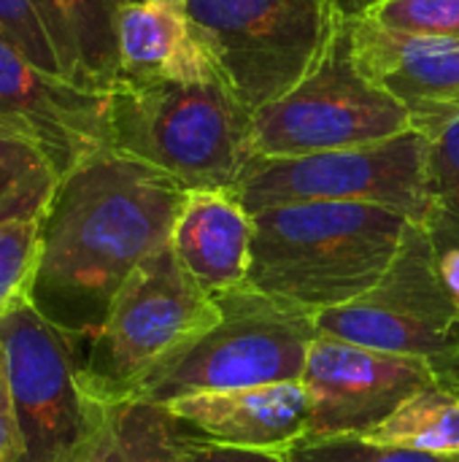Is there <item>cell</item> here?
Returning <instances> with one entry per match:
<instances>
[{
    "label": "cell",
    "mask_w": 459,
    "mask_h": 462,
    "mask_svg": "<svg viewBox=\"0 0 459 462\" xmlns=\"http://www.w3.org/2000/svg\"><path fill=\"white\" fill-rule=\"evenodd\" d=\"M287 457L289 462H457V457H438V455L371 444L360 436L300 441L287 452Z\"/></svg>",
    "instance_id": "cell-23"
},
{
    "label": "cell",
    "mask_w": 459,
    "mask_h": 462,
    "mask_svg": "<svg viewBox=\"0 0 459 462\" xmlns=\"http://www.w3.org/2000/svg\"><path fill=\"white\" fill-rule=\"evenodd\" d=\"M60 179V168L38 141L0 127V227L41 222Z\"/></svg>",
    "instance_id": "cell-20"
},
{
    "label": "cell",
    "mask_w": 459,
    "mask_h": 462,
    "mask_svg": "<svg viewBox=\"0 0 459 462\" xmlns=\"http://www.w3.org/2000/svg\"><path fill=\"white\" fill-rule=\"evenodd\" d=\"M246 284L319 317L365 295L392 265L409 217L371 203H284L252 214Z\"/></svg>",
    "instance_id": "cell-2"
},
{
    "label": "cell",
    "mask_w": 459,
    "mask_h": 462,
    "mask_svg": "<svg viewBox=\"0 0 459 462\" xmlns=\"http://www.w3.org/2000/svg\"><path fill=\"white\" fill-rule=\"evenodd\" d=\"M427 189L433 200V219L459 233V119L427 146Z\"/></svg>",
    "instance_id": "cell-22"
},
{
    "label": "cell",
    "mask_w": 459,
    "mask_h": 462,
    "mask_svg": "<svg viewBox=\"0 0 459 462\" xmlns=\"http://www.w3.org/2000/svg\"><path fill=\"white\" fill-rule=\"evenodd\" d=\"M54 46L60 73L92 92L119 81L116 16L122 0H32Z\"/></svg>",
    "instance_id": "cell-17"
},
{
    "label": "cell",
    "mask_w": 459,
    "mask_h": 462,
    "mask_svg": "<svg viewBox=\"0 0 459 462\" xmlns=\"http://www.w3.org/2000/svg\"><path fill=\"white\" fill-rule=\"evenodd\" d=\"M335 8H341L344 14H349V16H360L365 8H371L373 3H379V0H330Z\"/></svg>",
    "instance_id": "cell-29"
},
{
    "label": "cell",
    "mask_w": 459,
    "mask_h": 462,
    "mask_svg": "<svg viewBox=\"0 0 459 462\" xmlns=\"http://www.w3.org/2000/svg\"><path fill=\"white\" fill-rule=\"evenodd\" d=\"M411 133L409 111L357 65L352 16L333 5L330 30L308 73L252 114L254 157H300L381 143Z\"/></svg>",
    "instance_id": "cell-5"
},
{
    "label": "cell",
    "mask_w": 459,
    "mask_h": 462,
    "mask_svg": "<svg viewBox=\"0 0 459 462\" xmlns=\"http://www.w3.org/2000/svg\"><path fill=\"white\" fill-rule=\"evenodd\" d=\"M427 227L433 230V238L438 246V268H441L444 284L459 309V233L441 225H427Z\"/></svg>",
    "instance_id": "cell-28"
},
{
    "label": "cell",
    "mask_w": 459,
    "mask_h": 462,
    "mask_svg": "<svg viewBox=\"0 0 459 462\" xmlns=\"http://www.w3.org/2000/svg\"><path fill=\"white\" fill-rule=\"evenodd\" d=\"M360 16L390 32L459 43V0H379Z\"/></svg>",
    "instance_id": "cell-21"
},
{
    "label": "cell",
    "mask_w": 459,
    "mask_h": 462,
    "mask_svg": "<svg viewBox=\"0 0 459 462\" xmlns=\"http://www.w3.org/2000/svg\"><path fill=\"white\" fill-rule=\"evenodd\" d=\"M319 336L433 363L444 379L459 363V309L441 268L433 230L409 222L387 273L357 300L317 317Z\"/></svg>",
    "instance_id": "cell-7"
},
{
    "label": "cell",
    "mask_w": 459,
    "mask_h": 462,
    "mask_svg": "<svg viewBox=\"0 0 459 462\" xmlns=\"http://www.w3.org/2000/svg\"><path fill=\"white\" fill-rule=\"evenodd\" d=\"M430 138L411 130L398 138L300 157H254L235 192L254 214L284 203H371L411 222L433 219L427 189Z\"/></svg>",
    "instance_id": "cell-9"
},
{
    "label": "cell",
    "mask_w": 459,
    "mask_h": 462,
    "mask_svg": "<svg viewBox=\"0 0 459 462\" xmlns=\"http://www.w3.org/2000/svg\"><path fill=\"white\" fill-rule=\"evenodd\" d=\"M116 46L119 81H203L219 76L189 22L184 0L122 3Z\"/></svg>",
    "instance_id": "cell-16"
},
{
    "label": "cell",
    "mask_w": 459,
    "mask_h": 462,
    "mask_svg": "<svg viewBox=\"0 0 459 462\" xmlns=\"http://www.w3.org/2000/svg\"><path fill=\"white\" fill-rule=\"evenodd\" d=\"M219 314L179 263L170 244L143 260L116 292L100 330L87 341L81 384L92 401L133 398L143 382Z\"/></svg>",
    "instance_id": "cell-6"
},
{
    "label": "cell",
    "mask_w": 459,
    "mask_h": 462,
    "mask_svg": "<svg viewBox=\"0 0 459 462\" xmlns=\"http://www.w3.org/2000/svg\"><path fill=\"white\" fill-rule=\"evenodd\" d=\"M187 436L160 403L95 401L92 425L68 462H181Z\"/></svg>",
    "instance_id": "cell-18"
},
{
    "label": "cell",
    "mask_w": 459,
    "mask_h": 462,
    "mask_svg": "<svg viewBox=\"0 0 459 462\" xmlns=\"http://www.w3.org/2000/svg\"><path fill=\"white\" fill-rule=\"evenodd\" d=\"M352 46L363 73L411 116V130L436 138L459 119V43L381 30L352 16Z\"/></svg>",
    "instance_id": "cell-13"
},
{
    "label": "cell",
    "mask_w": 459,
    "mask_h": 462,
    "mask_svg": "<svg viewBox=\"0 0 459 462\" xmlns=\"http://www.w3.org/2000/svg\"><path fill=\"white\" fill-rule=\"evenodd\" d=\"M108 143L184 189H235L254 160L252 111L219 76L116 81L108 92Z\"/></svg>",
    "instance_id": "cell-3"
},
{
    "label": "cell",
    "mask_w": 459,
    "mask_h": 462,
    "mask_svg": "<svg viewBox=\"0 0 459 462\" xmlns=\"http://www.w3.org/2000/svg\"><path fill=\"white\" fill-rule=\"evenodd\" d=\"M300 382L308 393L303 441H325L363 436L419 390L449 379L427 360L317 336Z\"/></svg>",
    "instance_id": "cell-11"
},
{
    "label": "cell",
    "mask_w": 459,
    "mask_h": 462,
    "mask_svg": "<svg viewBox=\"0 0 459 462\" xmlns=\"http://www.w3.org/2000/svg\"><path fill=\"white\" fill-rule=\"evenodd\" d=\"M122 3H135V0H122Z\"/></svg>",
    "instance_id": "cell-30"
},
{
    "label": "cell",
    "mask_w": 459,
    "mask_h": 462,
    "mask_svg": "<svg viewBox=\"0 0 459 462\" xmlns=\"http://www.w3.org/2000/svg\"><path fill=\"white\" fill-rule=\"evenodd\" d=\"M0 38L49 73H60L54 46L32 0H0Z\"/></svg>",
    "instance_id": "cell-25"
},
{
    "label": "cell",
    "mask_w": 459,
    "mask_h": 462,
    "mask_svg": "<svg viewBox=\"0 0 459 462\" xmlns=\"http://www.w3.org/2000/svg\"><path fill=\"white\" fill-rule=\"evenodd\" d=\"M41 222H14L0 227V306L27 295L38 263Z\"/></svg>",
    "instance_id": "cell-24"
},
{
    "label": "cell",
    "mask_w": 459,
    "mask_h": 462,
    "mask_svg": "<svg viewBox=\"0 0 459 462\" xmlns=\"http://www.w3.org/2000/svg\"><path fill=\"white\" fill-rule=\"evenodd\" d=\"M181 462H289L287 452H265V449H233L208 441H197L187 436Z\"/></svg>",
    "instance_id": "cell-26"
},
{
    "label": "cell",
    "mask_w": 459,
    "mask_h": 462,
    "mask_svg": "<svg viewBox=\"0 0 459 462\" xmlns=\"http://www.w3.org/2000/svg\"><path fill=\"white\" fill-rule=\"evenodd\" d=\"M187 189L168 173L103 152L68 171L41 219L27 298L81 346L130 273L170 244Z\"/></svg>",
    "instance_id": "cell-1"
},
{
    "label": "cell",
    "mask_w": 459,
    "mask_h": 462,
    "mask_svg": "<svg viewBox=\"0 0 459 462\" xmlns=\"http://www.w3.org/2000/svg\"><path fill=\"white\" fill-rule=\"evenodd\" d=\"M24 460V444L22 430L16 422V411L11 403L8 382L0 365V462H22Z\"/></svg>",
    "instance_id": "cell-27"
},
{
    "label": "cell",
    "mask_w": 459,
    "mask_h": 462,
    "mask_svg": "<svg viewBox=\"0 0 459 462\" xmlns=\"http://www.w3.org/2000/svg\"><path fill=\"white\" fill-rule=\"evenodd\" d=\"M457 462H459V457H457Z\"/></svg>",
    "instance_id": "cell-32"
},
{
    "label": "cell",
    "mask_w": 459,
    "mask_h": 462,
    "mask_svg": "<svg viewBox=\"0 0 459 462\" xmlns=\"http://www.w3.org/2000/svg\"><path fill=\"white\" fill-rule=\"evenodd\" d=\"M0 127L38 141L65 176L84 160L111 152L108 92L49 73L0 38Z\"/></svg>",
    "instance_id": "cell-12"
},
{
    "label": "cell",
    "mask_w": 459,
    "mask_h": 462,
    "mask_svg": "<svg viewBox=\"0 0 459 462\" xmlns=\"http://www.w3.org/2000/svg\"><path fill=\"white\" fill-rule=\"evenodd\" d=\"M216 73L254 114L314 65L330 30V0H184Z\"/></svg>",
    "instance_id": "cell-8"
},
{
    "label": "cell",
    "mask_w": 459,
    "mask_h": 462,
    "mask_svg": "<svg viewBox=\"0 0 459 462\" xmlns=\"http://www.w3.org/2000/svg\"><path fill=\"white\" fill-rule=\"evenodd\" d=\"M3 309H5V306H0V314H3Z\"/></svg>",
    "instance_id": "cell-31"
},
{
    "label": "cell",
    "mask_w": 459,
    "mask_h": 462,
    "mask_svg": "<svg viewBox=\"0 0 459 462\" xmlns=\"http://www.w3.org/2000/svg\"><path fill=\"white\" fill-rule=\"evenodd\" d=\"M165 409L192 439L233 449L289 452L308 430V393L300 379L187 395Z\"/></svg>",
    "instance_id": "cell-14"
},
{
    "label": "cell",
    "mask_w": 459,
    "mask_h": 462,
    "mask_svg": "<svg viewBox=\"0 0 459 462\" xmlns=\"http://www.w3.org/2000/svg\"><path fill=\"white\" fill-rule=\"evenodd\" d=\"M254 222L235 189H187L170 246L184 271L219 298L246 284Z\"/></svg>",
    "instance_id": "cell-15"
},
{
    "label": "cell",
    "mask_w": 459,
    "mask_h": 462,
    "mask_svg": "<svg viewBox=\"0 0 459 462\" xmlns=\"http://www.w3.org/2000/svg\"><path fill=\"white\" fill-rule=\"evenodd\" d=\"M216 319L176 349L133 395L168 406L187 395L303 379L317 317L241 284L216 298Z\"/></svg>",
    "instance_id": "cell-4"
},
{
    "label": "cell",
    "mask_w": 459,
    "mask_h": 462,
    "mask_svg": "<svg viewBox=\"0 0 459 462\" xmlns=\"http://www.w3.org/2000/svg\"><path fill=\"white\" fill-rule=\"evenodd\" d=\"M360 439L422 455L459 457V384L438 382L419 390Z\"/></svg>",
    "instance_id": "cell-19"
},
{
    "label": "cell",
    "mask_w": 459,
    "mask_h": 462,
    "mask_svg": "<svg viewBox=\"0 0 459 462\" xmlns=\"http://www.w3.org/2000/svg\"><path fill=\"white\" fill-rule=\"evenodd\" d=\"M81 341L27 295L0 314V365L22 430L24 460L68 462L84 441L95 401L81 384Z\"/></svg>",
    "instance_id": "cell-10"
}]
</instances>
